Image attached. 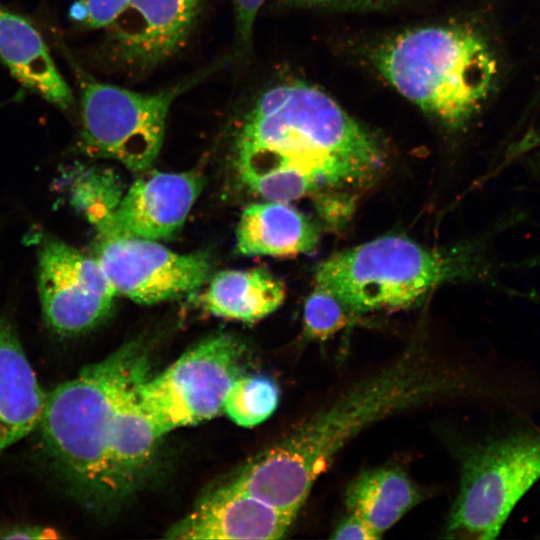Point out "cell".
I'll return each instance as SVG.
<instances>
[{
    "label": "cell",
    "instance_id": "25",
    "mask_svg": "<svg viewBox=\"0 0 540 540\" xmlns=\"http://www.w3.org/2000/svg\"><path fill=\"white\" fill-rule=\"evenodd\" d=\"M381 537L363 519L350 512L338 523L330 536L337 540H376Z\"/></svg>",
    "mask_w": 540,
    "mask_h": 540
},
{
    "label": "cell",
    "instance_id": "9",
    "mask_svg": "<svg viewBox=\"0 0 540 540\" xmlns=\"http://www.w3.org/2000/svg\"><path fill=\"white\" fill-rule=\"evenodd\" d=\"M37 257L42 313L54 332L76 335L109 314L116 293L95 257L53 236L41 239Z\"/></svg>",
    "mask_w": 540,
    "mask_h": 540
},
{
    "label": "cell",
    "instance_id": "18",
    "mask_svg": "<svg viewBox=\"0 0 540 540\" xmlns=\"http://www.w3.org/2000/svg\"><path fill=\"white\" fill-rule=\"evenodd\" d=\"M284 298L281 281L266 269L256 268L216 274L200 300L215 316L251 323L274 312Z\"/></svg>",
    "mask_w": 540,
    "mask_h": 540
},
{
    "label": "cell",
    "instance_id": "6",
    "mask_svg": "<svg viewBox=\"0 0 540 540\" xmlns=\"http://www.w3.org/2000/svg\"><path fill=\"white\" fill-rule=\"evenodd\" d=\"M80 87L79 149L144 171L161 149L173 102L211 69L155 93H142L94 79L74 65Z\"/></svg>",
    "mask_w": 540,
    "mask_h": 540
},
{
    "label": "cell",
    "instance_id": "26",
    "mask_svg": "<svg viewBox=\"0 0 540 540\" xmlns=\"http://www.w3.org/2000/svg\"><path fill=\"white\" fill-rule=\"evenodd\" d=\"M61 536L52 528L19 525L0 528V539H56Z\"/></svg>",
    "mask_w": 540,
    "mask_h": 540
},
{
    "label": "cell",
    "instance_id": "12",
    "mask_svg": "<svg viewBox=\"0 0 540 540\" xmlns=\"http://www.w3.org/2000/svg\"><path fill=\"white\" fill-rule=\"evenodd\" d=\"M201 189L195 173H151L135 181L113 211L94 223L97 235L168 239L184 223Z\"/></svg>",
    "mask_w": 540,
    "mask_h": 540
},
{
    "label": "cell",
    "instance_id": "4",
    "mask_svg": "<svg viewBox=\"0 0 540 540\" xmlns=\"http://www.w3.org/2000/svg\"><path fill=\"white\" fill-rule=\"evenodd\" d=\"M372 60L399 94L451 128L479 110L497 74L489 46L464 26L405 31L379 46Z\"/></svg>",
    "mask_w": 540,
    "mask_h": 540
},
{
    "label": "cell",
    "instance_id": "5",
    "mask_svg": "<svg viewBox=\"0 0 540 540\" xmlns=\"http://www.w3.org/2000/svg\"><path fill=\"white\" fill-rule=\"evenodd\" d=\"M475 272L466 248L437 250L389 235L334 254L319 265L315 281L358 317L409 306L440 284Z\"/></svg>",
    "mask_w": 540,
    "mask_h": 540
},
{
    "label": "cell",
    "instance_id": "17",
    "mask_svg": "<svg viewBox=\"0 0 540 540\" xmlns=\"http://www.w3.org/2000/svg\"><path fill=\"white\" fill-rule=\"evenodd\" d=\"M318 236L313 222L288 203L268 201L244 209L236 246L248 256H291L312 251Z\"/></svg>",
    "mask_w": 540,
    "mask_h": 540
},
{
    "label": "cell",
    "instance_id": "21",
    "mask_svg": "<svg viewBox=\"0 0 540 540\" xmlns=\"http://www.w3.org/2000/svg\"><path fill=\"white\" fill-rule=\"evenodd\" d=\"M356 317L337 297L316 287L304 305V331L309 338L323 341Z\"/></svg>",
    "mask_w": 540,
    "mask_h": 540
},
{
    "label": "cell",
    "instance_id": "10",
    "mask_svg": "<svg viewBox=\"0 0 540 540\" xmlns=\"http://www.w3.org/2000/svg\"><path fill=\"white\" fill-rule=\"evenodd\" d=\"M96 260L116 295L154 304L195 291L208 278L207 253L179 254L158 241L97 235Z\"/></svg>",
    "mask_w": 540,
    "mask_h": 540
},
{
    "label": "cell",
    "instance_id": "2",
    "mask_svg": "<svg viewBox=\"0 0 540 540\" xmlns=\"http://www.w3.org/2000/svg\"><path fill=\"white\" fill-rule=\"evenodd\" d=\"M235 148L244 182L289 173L308 180L316 191L366 181L385 157L374 132L328 94L298 80L258 95L244 116Z\"/></svg>",
    "mask_w": 540,
    "mask_h": 540
},
{
    "label": "cell",
    "instance_id": "13",
    "mask_svg": "<svg viewBox=\"0 0 540 540\" xmlns=\"http://www.w3.org/2000/svg\"><path fill=\"white\" fill-rule=\"evenodd\" d=\"M295 516L220 483L173 524L165 537L177 540L279 539Z\"/></svg>",
    "mask_w": 540,
    "mask_h": 540
},
{
    "label": "cell",
    "instance_id": "7",
    "mask_svg": "<svg viewBox=\"0 0 540 540\" xmlns=\"http://www.w3.org/2000/svg\"><path fill=\"white\" fill-rule=\"evenodd\" d=\"M540 480V431L510 433L466 453L447 537L490 540Z\"/></svg>",
    "mask_w": 540,
    "mask_h": 540
},
{
    "label": "cell",
    "instance_id": "22",
    "mask_svg": "<svg viewBox=\"0 0 540 540\" xmlns=\"http://www.w3.org/2000/svg\"><path fill=\"white\" fill-rule=\"evenodd\" d=\"M130 0H74L70 20L85 29L109 28L125 11Z\"/></svg>",
    "mask_w": 540,
    "mask_h": 540
},
{
    "label": "cell",
    "instance_id": "11",
    "mask_svg": "<svg viewBox=\"0 0 540 540\" xmlns=\"http://www.w3.org/2000/svg\"><path fill=\"white\" fill-rule=\"evenodd\" d=\"M202 0H130L109 27L110 50L123 67L146 71L186 43Z\"/></svg>",
    "mask_w": 540,
    "mask_h": 540
},
{
    "label": "cell",
    "instance_id": "8",
    "mask_svg": "<svg viewBox=\"0 0 540 540\" xmlns=\"http://www.w3.org/2000/svg\"><path fill=\"white\" fill-rule=\"evenodd\" d=\"M245 347L230 334H215L184 352L139 386L141 407L160 437L223 412L232 383L243 374Z\"/></svg>",
    "mask_w": 540,
    "mask_h": 540
},
{
    "label": "cell",
    "instance_id": "16",
    "mask_svg": "<svg viewBox=\"0 0 540 540\" xmlns=\"http://www.w3.org/2000/svg\"><path fill=\"white\" fill-rule=\"evenodd\" d=\"M0 59L20 84L44 100L62 110L74 104L41 34L28 19L2 6Z\"/></svg>",
    "mask_w": 540,
    "mask_h": 540
},
{
    "label": "cell",
    "instance_id": "15",
    "mask_svg": "<svg viewBox=\"0 0 540 540\" xmlns=\"http://www.w3.org/2000/svg\"><path fill=\"white\" fill-rule=\"evenodd\" d=\"M46 397L14 329L0 317V455L38 428Z\"/></svg>",
    "mask_w": 540,
    "mask_h": 540
},
{
    "label": "cell",
    "instance_id": "19",
    "mask_svg": "<svg viewBox=\"0 0 540 540\" xmlns=\"http://www.w3.org/2000/svg\"><path fill=\"white\" fill-rule=\"evenodd\" d=\"M422 500L407 474L383 467L356 476L345 492L348 512L363 519L380 536Z\"/></svg>",
    "mask_w": 540,
    "mask_h": 540
},
{
    "label": "cell",
    "instance_id": "20",
    "mask_svg": "<svg viewBox=\"0 0 540 540\" xmlns=\"http://www.w3.org/2000/svg\"><path fill=\"white\" fill-rule=\"evenodd\" d=\"M279 388L264 375L241 374L232 383L223 412L237 425L250 428L268 419L279 403Z\"/></svg>",
    "mask_w": 540,
    "mask_h": 540
},
{
    "label": "cell",
    "instance_id": "24",
    "mask_svg": "<svg viewBox=\"0 0 540 540\" xmlns=\"http://www.w3.org/2000/svg\"><path fill=\"white\" fill-rule=\"evenodd\" d=\"M266 0H232L235 11L236 33L239 46L247 49L253 35L254 23Z\"/></svg>",
    "mask_w": 540,
    "mask_h": 540
},
{
    "label": "cell",
    "instance_id": "27",
    "mask_svg": "<svg viewBox=\"0 0 540 540\" xmlns=\"http://www.w3.org/2000/svg\"><path fill=\"white\" fill-rule=\"evenodd\" d=\"M18 99H19V98H18V96L16 95V96H14L13 98L8 99V101L0 102V108H1L2 106L6 105V104H9L11 101H15V100H18Z\"/></svg>",
    "mask_w": 540,
    "mask_h": 540
},
{
    "label": "cell",
    "instance_id": "14",
    "mask_svg": "<svg viewBox=\"0 0 540 540\" xmlns=\"http://www.w3.org/2000/svg\"><path fill=\"white\" fill-rule=\"evenodd\" d=\"M144 380L127 390L114 417L107 452L108 503L127 496L144 479L161 438L139 402Z\"/></svg>",
    "mask_w": 540,
    "mask_h": 540
},
{
    "label": "cell",
    "instance_id": "23",
    "mask_svg": "<svg viewBox=\"0 0 540 540\" xmlns=\"http://www.w3.org/2000/svg\"><path fill=\"white\" fill-rule=\"evenodd\" d=\"M289 4L337 11H381L400 4L403 0H281Z\"/></svg>",
    "mask_w": 540,
    "mask_h": 540
},
{
    "label": "cell",
    "instance_id": "1",
    "mask_svg": "<svg viewBox=\"0 0 540 540\" xmlns=\"http://www.w3.org/2000/svg\"><path fill=\"white\" fill-rule=\"evenodd\" d=\"M481 390L471 373L411 348L344 389L223 483L296 517L316 480L363 430L393 414Z\"/></svg>",
    "mask_w": 540,
    "mask_h": 540
},
{
    "label": "cell",
    "instance_id": "3",
    "mask_svg": "<svg viewBox=\"0 0 540 540\" xmlns=\"http://www.w3.org/2000/svg\"><path fill=\"white\" fill-rule=\"evenodd\" d=\"M150 364L147 348L131 342L47 394L38 425L42 447L87 504L108 503L107 452L114 417L127 390L150 376Z\"/></svg>",
    "mask_w": 540,
    "mask_h": 540
}]
</instances>
